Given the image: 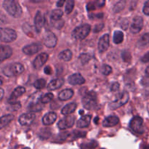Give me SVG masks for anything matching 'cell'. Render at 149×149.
<instances>
[{
    "label": "cell",
    "mask_w": 149,
    "mask_h": 149,
    "mask_svg": "<svg viewBox=\"0 0 149 149\" xmlns=\"http://www.w3.org/2000/svg\"><path fill=\"white\" fill-rule=\"evenodd\" d=\"M128 26H129V22H128V20L127 18H124L122 20V22H121L120 26L124 29V30H127L128 28Z\"/></svg>",
    "instance_id": "43"
},
{
    "label": "cell",
    "mask_w": 149,
    "mask_h": 149,
    "mask_svg": "<svg viewBox=\"0 0 149 149\" xmlns=\"http://www.w3.org/2000/svg\"><path fill=\"white\" fill-rule=\"evenodd\" d=\"M83 113H84V111H79V114H83Z\"/></svg>",
    "instance_id": "57"
},
{
    "label": "cell",
    "mask_w": 149,
    "mask_h": 149,
    "mask_svg": "<svg viewBox=\"0 0 149 149\" xmlns=\"http://www.w3.org/2000/svg\"><path fill=\"white\" fill-rule=\"evenodd\" d=\"M3 7L9 15L14 17H19L22 15V8L20 4L15 0H5L3 1Z\"/></svg>",
    "instance_id": "1"
},
{
    "label": "cell",
    "mask_w": 149,
    "mask_h": 149,
    "mask_svg": "<svg viewBox=\"0 0 149 149\" xmlns=\"http://www.w3.org/2000/svg\"><path fill=\"white\" fill-rule=\"evenodd\" d=\"M48 60V55L45 52H42V53L39 54L37 57L36 58V59L34 60L33 63V68L35 69L38 70L39 68H42L44 65V64Z\"/></svg>",
    "instance_id": "13"
},
{
    "label": "cell",
    "mask_w": 149,
    "mask_h": 149,
    "mask_svg": "<svg viewBox=\"0 0 149 149\" xmlns=\"http://www.w3.org/2000/svg\"><path fill=\"white\" fill-rule=\"evenodd\" d=\"M122 59L124 60L125 62H130L131 60V55L130 53L127 51H123L122 54Z\"/></svg>",
    "instance_id": "42"
},
{
    "label": "cell",
    "mask_w": 149,
    "mask_h": 149,
    "mask_svg": "<svg viewBox=\"0 0 149 149\" xmlns=\"http://www.w3.org/2000/svg\"><path fill=\"white\" fill-rule=\"evenodd\" d=\"M23 149H31L30 148H28V147H26V148H23Z\"/></svg>",
    "instance_id": "58"
},
{
    "label": "cell",
    "mask_w": 149,
    "mask_h": 149,
    "mask_svg": "<svg viewBox=\"0 0 149 149\" xmlns=\"http://www.w3.org/2000/svg\"><path fill=\"white\" fill-rule=\"evenodd\" d=\"M51 135V131L49 128H42L40 131H39V136L41 139H47L50 137Z\"/></svg>",
    "instance_id": "32"
},
{
    "label": "cell",
    "mask_w": 149,
    "mask_h": 149,
    "mask_svg": "<svg viewBox=\"0 0 149 149\" xmlns=\"http://www.w3.org/2000/svg\"><path fill=\"white\" fill-rule=\"evenodd\" d=\"M74 96V91L71 89H65L58 95V98L61 100H68Z\"/></svg>",
    "instance_id": "24"
},
{
    "label": "cell",
    "mask_w": 149,
    "mask_h": 149,
    "mask_svg": "<svg viewBox=\"0 0 149 149\" xmlns=\"http://www.w3.org/2000/svg\"><path fill=\"white\" fill-rule=\"evenodd\" d=\"M91 31V26L88 24H84L75 28L72 32V36L77 40H83L85 39Z\"/></svg>",
    "instance_id": "5"
},
{
    "label": "cell",
    "mask_w": 149,
    "mask_h": 149,
    "mask_svg": "<svg viewBox=\"0 0 149 149\" xmlns=\"http://www.w3.org/2000/svg\"><path fill=\"white\" fill-rule=\"evenodd\" d=\"M92 116L90 115H85L80 118L77 123V127L78 128H85L90 125L91 122Z\"/></svg>",
    "instance_id": "22"
},
{
    "label": "cell",
    "mask_w": 149,
    "mask_h": 149,
    "mask_svg": "<svg viewBox=\"0 0 149 149\" xmlns=\"http://www.w3.org/2000/svg\"><path fill=\"white\" fill-rule=\"evenodd\" d=\"M144 149H149V146H145Z\"/></svg>",
    "instance_id": "56"
},
{
    "label": "cell",
    "mask_w": 149,
    "mask_h": 149,
    "mask_svg": "<svg viewBox=\"0 0 149 149\" xmlns=\"http://www.w3.org/2000/svg\"><path fill=\"white\" fill-rule=\"evenodd\" d=\"M129 93L127 92H123L122 93H120V94L116 96L114 101L111 102L109 104V108L111 110L119 109V107L124 106V105L127 103L128 100H129Z\"/></svg>",
    "instance_id": "7"
},
{
    "label": "cell",
    "mask_w": 149,
    "mask_h": 149,
    "mask_svg": "<svg viewBox=\"0 0 149 149\" xmlns=\"http://www.w3.org/2000/svg\"><path fill=\"white\" fill-rule=\"evenodd\" d=\"M103 26H104V25H103V23H100V24H98V25H97V26H96L94 28V32L100 31L102 29H103Z\"/></svg>",
    "instance_id": "49"
},
{
    "label": "cell",
    "mask_w": 149,
    "mask_h": 149,
    "mask_svg": "<svg viewBox=\"0 0 149 149\" xmlns=\"http://www.w3.org/2000/svg\"><path fill=\"white\" fill-rule=\"evenodd\" d=\"M149 44V33H146L138 39L137 46L138 47H144Z\"/></svg>",
    "instance_id": "29"
},
{
    "label": "cell",
    "mask_w": 149,
    "mask_h": 149,
    "mask_svg": "<svg viewBox=\"0 0 149 149\" xmlns=\"http://www.w3.org/2000/svg\"><path fill=\"white\" fill-rule=\"evenodd\" d=\"M143 26V20L142 17L141 16H136L134 17L133 20H132V23L130 26V32L134 33H138L142 29Z\"/></svg>",
    "instance_id": "10"
},
{
    "label": "cell",
    "mask_w": 149,
    "mask_h": 149,
    "mask_svg": "<svg viewBox=\"0 0 149 149\" xmlns=\"http://www.w3.org/2000/svg\"><path fill=\"white\" fill-rule=\"evenodd\" d=\"M109 35L106 33L100 38L97 43V49L100 53L104 52L109 49Z\"/></svg>",
    "instance_id": "12"
},
{
    "label": "cell",
    "mask_w": 149,
    "mask_h": 149,
    "mask_svg": "<svg viewBox=\"0 0 149 149\" xmlns=\"http://www.w3.org/2000/svg\"><path fill=\"white\" fill-rule=\"evenodd\" d=\"M42 93L41 92H36L31 95L29 98V109L30 111H39L42 109Z\"/></svg>",
    "instance_id": "4"
},
{
    "label": "cell",
    "mask_w": 149,
    "mask_h": 149,
    "mask_svg": "<svg viewBox=\"0 0 149 149\" xmlns=\"http://www.w3.org/2000/svg\"><path fill=\"white\" fill-rule=\"evenodd\" d=\"M35 119V114L32 112H29V113H23L21 116L19 117V123L23 126H26V125H29L33 122V121Z\"/></svg>",
    "instance_id": "14"
},
{
    "label": "cell",
    "mask_w": 149,
    "mask_h": 149,
    "mask_svg": "<svg viewBox=\"0 0 149 149\" xmlns=\"http://www.w3.org/2000/svg\"><path fill=\"white\" fill-rule=\"evenodd\" d=\"M65 3V1H59L57 2V6L58 7H62V6H63V4Z\"/></svg>",
    "instance_id": "52"
},
{
    "label": "cell",
    "mask_w": 149,
    "mask_h": 149,
    "mask_svg": "<svg viewBox=\"0 0 149 149\" xmlns=\"http://www.w3.org/2000/svg\"><path fill=\"white\" fill-rule=\"evenodd\" d=\"M119 122V119L116 116H110L106 117L103 122V126L105 127H111L116 126Z\"/></svg>",
    "instance_id": "21"
},
{
    "label": "cell",
    "mask_w": 149,
    "mask_h": 149,
    "mask_svg": "<svg viewBox=\"0 0 149 149\" xmlns=\"http://www.w3.org/2000/svg\"><path fill=\"white\" fill-rule=\"evenodd\" d=\"M97 146V143L95 141H91L90 142L84 143L81 145V149H95Z\"/></svg>",
    "instance_id": "33"
},
{
    "label": "cell",
    "mask_w": 149,
    "mask_h": 149,
    "mask_svg": "<svg viewBox=\"0 0 149 149\" xmlns=\"http://www.w3.org/2000/svg\"><path fill=\"white\" fill-rule=\"evenodd\" d=\"M146 75L149 76V66L147 67L146 69Z\"/></svg>",
    "instance_id": "53"
},
{
    "label": "cell",
    "mask_w": 149,
    "mask_h": 149,
    "mask_svg": "<svg viewBox=\"0 0 149 149\" xmlns=\"http://www.w3.org/2000/svg\"><path fill=\"white\" fill-rule=\"evenodd\" d=\"M53 98L54 95L52 93H47V94L45 95L42 97L41 101H42V104H44V103H49V102L52 101V100H53Z\"/></svg>",
    "instance_id": "38"
},
{
    "label": "cell",
    "mask_w": 149,
    "mask_h": 149,
    "mask_svg": "<svg viewBox=\"0 0 149 149\" xmlns=\"http://www.w3.org/2000/svg\"><path fill=\"white\" fill-rule=\"evenodd\" d=\"M119 89V84L118 82H115L112 84L111 87V92H116Z\"/></svg>",
    "instance_id": "47"
},
{
    "label": "cell",
    "mask_w": 149,
    "mask_h": 149,
    "mask_svg": "<svg viewBox=\"0 0 149 149\" xmlns=\"http://www.w3.org/2000/svg\"><path fill=\"white\" fill-rule=\"evenodd\" d=\"M130 127L137 134H143L144 132L143 127V120L140 116H135L130 123Z\"/></svg>",
    "instance_id": "8"
},
{
    "label": "cell",
    "mask_w": 149,
    "mask_h": 149,
    "mask_svg": "<svg viewBox=\"0 0 149 149\" xmlns=\"http://www.w3.org/2000/svg\"><path fill=\"white\" fill-rule=\"evenodd\" d=\"M74 134H73L74 135V138H80V137H84L86 135L85 132H78V131H74Z\"/></svg>",
    "instance_id": "46"
},
{
    "label": "cell",
    "mask_w": 149,
    "mask_h": 149,
    "mask_svg": "<svg viewBox=\"0 0 149 149\" xmlns=\"http://www.w3.org/2000/svg\"><path fill=\"white\" fill-rule=\"evenodd\" d=\"M58 58L61 61L67 62V61H71V58H72V52L70 49H65V50L60 52L59 55H58Z\"/></svg>",
    "instance_id": "27"
},
{
    "label": "cell",
    "mask_w": 149,
    "mask_h": 149,
    "mask_svg": "<svg viewBox=\"0 0 149 149\" xmlns=\"http://www.w3.org/2000/svg\"><path fill=\"white\" fill-rule=\"evenodd\" d=\"M143 12L145 15H149V0L148 1H146L144 4L143 9Z\"/></svg>",
    "instance_id": "44"
},
{
    "label": "cell",
    "mask_w": 149,
    "mask_h": 149,
    "mask_svg": "<svg viewBox=\"0 0 149 149\" xmlns=\"http://www.w3.org/2000/svg\"><path fill=\"white\" fill-rule=\"evenodd\" d=\"M45 73L47 75H50L52 74V68L49 66H46V68H45Z\"/></svg>",
    "instance_id": "50"
},
{
    "label": "cell",
    "mask_w": 149,
    "mask_h": 149,
    "mask_svg": "<svg viewBox=\"0 0 149 149\" xmlns=\"http://www.w3.org/2000/svg\"><path fill=\"white\" fill-rule=\"evenodd\" d=\"M75 122V118L72 116H65L61 119L58 123V127L60 130H65L74 126Z\"/></svg>",
    "instance_id": "11"
},
{
    "label": "cell",
    "mask_w": 149,
    "mask_h": 149,
    "mask_svg": "<svg viewBox=\"0 0 149 149\" xmlns=\"http://www.w3.org/2000/svg\"><path fill=\"white\" fill-rule=\"evenodd\" d=\"M77 106L75 103H71L69 104H67L66 106H65L63 108L61 113H62V114L68 116V115L71 114L73 112H74V111L77 109Z\"/></svg>",
    "instance_id": "25"
},
{
    "label": "cell",
    "mask_w": 149,
    "mask_h": 149,
    "mask_svg": "<svg viewBox=\"0 0 149 149\" xmlns=\"http://www.w3.org/2000/svg\"><path fill=\"white\" fill-rule=\"evenodd\" d=\"M141 84L145 87H148L149 86V76L146 75L141 80Z\"/></svg>",
    "instance_id": "45"
},
{
    "label": "cell",
    "mask_w": 149,
    "mask_h": 149,
    "mask_svg": "<svg viewBox=\"0 0 149 149\" xmlns=\"http://www.w3.org/2000/svg\"><path fill=\"white\" fill-rule=\"evenodd\" d=\"M20 108H21V105L20 102H15V103H10L7 109L11 111H18Z\"/></svg>",
    "instance_id": "39"
},
{
    "label": "cell",
    "mask_w": 149,
    "mask_h": 149,
    "mask_svg": "<svg viewBox=\"0 0 149 149\" xmlns=\"http://www.w3.org/2000/svg\"><path fill=\"white\" fill-rule=\"evenodd\" d=\"M14 119V116L12 114H7L0 117V130L5 127Z\"/></svg>",
    "instance_id": "26"
},
{
    "label": "cell",
    "mask_w": 149,
    "mask_h": 149,
    "mask_svg": "<svg viewBox=\"0 0 149 149\" xmlns=\"http://www.w3.org/2000/svg\"><path fill=\"white\" fill-rule=\"evenodd\" d=\"M17 39V33L10 28L0 29V40L3 42L10 43L14 42Z\"/></svg>",
    "instance_id": "6"
},
{
    "label": "cell",
    "mask_w": 149,
    "mask_h": 149,
    "mask_svg": "<svg viewBox=\"0 0 149 149\" xmlns=\"http://www.w3.org/2000/svg\"><path fill=\"white\" fill-rule=\"evenodd\" d=\"M97 120H99L98 117H96L95 119V124H97Z\"/></svg>",
    "instance_id": "55"
},
{
    "label": "cell",
    "mask_w": 149,
    "mask_h": 149,
    "mask_svg": "<svg viewBox=\"0 0 149 149\" xmlns=\"http://www.w3.org/2000/svg\"><path fill=\"white\" fill-rule=\"evenodd\" d=\"M113 42L115 44H120L124 40V33L121 31H116L113 33Z\"/></svg>",
    "instance_id": "30"
},
{
    "label": "cell",
    "mask_w": 149,
    "mask_h": 149,
    "mask_svg": "<svg viewBox=\"0 0 149 149\" xmlns=\"http://www.w3.org/2000/svg\"><path fill=\"white\" fill-rule=\"evenodd\" d=\"M4 95V91L2 88H0V100H1V99L3 98Z\"/></svg>",
    "instance_id": "51"
},
{
    "label": "cell",
    "mask_w": 149,
    "mask_h": 149,
    "mask_svg": "<svg viewBox=\"0 0 149 149\" xmlns=\"http://www.w3.org/2000/svg\"><path fill=\"white\" fill-rule=\"evenodd\" d=\"M101 149H104V148H101Z\"/></svg>",
    "instance_id": "59"
},
{
    "label": "cell",
    "mask_w": 149,
    "mask_h": 149,
    "mask_svg": "<svg viewBox=\"0 0 149 149\" xmlns=\"http://www.w3.org/2000/svg\"><path fill=\"white\" fill-rule=\"evenodd\" d=\"M141 61L143 63H148L149 62V52H147L146 54L143 55L141 58Z\"/></svg>",
    "instance_id": "48"
},
{
    "label": "cell",
    "mask_w": 149,
    "mask_h": 149,
    "mask_svg": "<svg viewBox=\"0 0 149 149\" xmlns=\"http://www.w3.org/2000/svg\"><path fill=\"white\" fill-rule=\"evenodd\" d=\"M41 49V45L37 43H32L31 45H26L23 48V52L26 55H32L33 54L39 52V49Z\"/></svg>",
    "instance_id": "16"
},
{
    "label": "cell",
    "mask_w": 149,
    "mask_h": 149,
    "mask_svg": "<svg viewBox=\"0 0 149 149\" xmlns=\"http://www.w3.org/2000/svg\"><path fill=\"white\" fill-rule=\"evenodd\" d=\"M64 79L62 78H58L52 80L49 83L47 86V89L49 90H55L57 89L60 88L61 86L63 84Z\"/></svg>",
    "instance_id": "23"
},
{
    "label": "cell",
    "mask_w": 149,
    "mask_h": 149,
    "mask_svg": "<svg viewBox=\"0 0 149 149\" xmlns=\"http://www.w3.org/2000/svg\"><path fill=\"white\" fill-rule=\"evenodd\" d=\"M82 104L83 106L88 110L95 109L97 106V94L93 91L86 93L82 99Z\"/></svg>",
    "instance_id": "3"
},
{
    "label": "cell",
    "mask_w": 149,
    "mask_h": 149,
    "mask_svg": "<svg viewBox=\"0 0 149 149\" xmlns=\"http://www.w3.org/2000/svg\"><path fill=\"white\" fill-rule=\"evenodd\" d=\"M33 86L36 89H43L46 86V81L44 79H39L35 81Z\"/></svg>",
    "instance_id": "37"
},
{
    "label": "cell",
    "mask_w": 149,
    "mask_h": 149,
    "mask_svg": "<svg viewBox=\"0 0 149 149\" xmlns=\"http://www.w3.org/2000/svg\"><path fill=\"white\" fill-rule=\"evenodd\" d=\"M104 4L105 1H91V2H89L87 4V8L88 11H90V10H94L97 8H100V7H102L103 6H104Z\"/></svg>",
    "instance_id": "28"
},
{
    "label": "cell",
    "mask_w": 149,
    "mask_h": 149,
    "mask_svg": "<svg viewBox=\"0 0 149 149\" xmlns=\"http://www.w3.org/2000/svg\"><path fill=\"white\" fill-rule=\"evenodd\" d=\"M112 72V68L109 65H103L101 68V73L105 76H108Z\"/></svg>",
    "instance_id": "41"
},
{
    "label": "cell",
    "mask_w": 149,
    "mask_h": 149,
    "mask_svg": "<svg viewBox=\"0 0 149 149\" xmlns=\"http://www.w3.org/2000/svg\"><path fill=\"white\" fill-rule=\"evenodd\" d=\"M51 24L54 28L58 29H62V27L64 25V20H51Z\"/></svg>",
    "instance_id": "40"
},
{
    "label": "cell",
    "mask_w": 149,
    "mask_h": 149,
    "mask_svg": "<svg viewBox=\"0 0 149 149\" xmlns=\"http://www.w3.org/2000/svg\"><path fill=\"white\" fill-rule=\"evenodd\" d=\"M125 1H119L113 6V12L114 13H119V12L122 11L124 8H125Z\"/></svg>",
    "instance_id": "34"
},
{
    "label": "cell",
    "mask_w": 149,
    "mask_h": 149,
    "mask_svg": "<svg viewBox=\"0 0 149 149\" xmlns=\"http://www.w3.org/2000/svg\"><path fill=\"white\" fill-rule=\"evenodd\" d=\"M26 93V89L23 87H17L13 90V92L12 93V94L10 95V97H9V102L10 103H13L15 100L17 98H18L19 97H20L21 95H23L24 93Z\"/></svg>",
    "instance_id": "19"
},
{
    "label": "cell",
    "mask_w": 149,
    "mask_h": 149,
    "mask_svg": "<svg viewBox=\"0 0 149 149\" xmlns=\"http://www.w3.org/2000/svg\"><path fill=\"white\" fill-rule=\"evenodd\" d=\"M3 74L8 77H15L21 74L24 71V66L21 63H15L9 64L3 68Z\"/></svg>",
    "instance_id": "2"
},
{
    "label": "cell",
    "mask_w": 149,
    "mask_h": 149,
    "mask_svg": "<svg viewBox=\"0 0 149 149\" xmlns=\"http://www.w3.org/2000/svg\"><path fill=\"white\" fill-rule=\"evenodd\" d=\"M57 114L54 112H48L42 118V122L45 125H51L56 121Z\"/></svg>",
    "instance_id": "20"
},
{
    "label": "cell",
    "mask_w": 149,
    "mask_h": 149,
    "mask_svg": "<svg viewBox=\"0 0 149 149\" xmlns=\"http://www.w3.org/2000/svg\"><path fill=\"white\" fill-rule=\"evenodd\" d=\"M74 7V0H68L67 1L65 7V12L66 14H69L72 12Z\"/></svg>",
    "instance_id": "36"
},
{
    "label": "cell",
    "mask_w": 149,
    "mask_h": 149,
    "mask_svg": "<svg viewBox=\"0 0 149 149\" xmlns=\"http://www.w3.org/2000/svg\"><path fill=\"white\" fill-rule=\"evenodd\" d=\"M63 15V12L59 9H56V10H52V13H51V20H61Z\"/></svg>",
    "instance_id": "31"
},
{
    "label": "cell",
    "mask_w": 149,
    "mask_h": 149,
    "mask_svg": "<svg viewBox=\"0 0 149 149\" xmlns=\"http://www.w3.org/2000/svg\"><path fill=\"white\" fill-rule=\"evenodd\" d=\"M13 55V50L11 47L7 45L0 46V62L8 59Z\"/></svg>",
    "instance_id": "15"
},
{
    "label": "cell",
    "mask_w": 149,
    "mask_h": 149,
    "mask_svg": "<svg viewBox=\"0 0 149 149\" xmlns=\"http://www.w3.org/2000/svg\"><path fill=\"white\" fill-rule=\"evenodd\" d=\"M3 81H4V79H3V78H2V77H0V86L2 85Z\"/></svg>",
    "instance_id": "54"
},
{
    "label": "cell",
    "mask_w": 149,
    "mask_h": 149,
    "mask_svg": "<svg viewBox=\"0 0 149 149\" xmlns=\"http://www.w3.org/2000/svg\"><path fill=\"white\" fill-rule=\"evenodd\" d=\"M91 58L92 57L90 56L89 54L87 53L81 54V55H79V61L81 63V64H83V65L87 63L91 60Z\"/></svg>",
    "instance_id": "35"
},
{
    "label": "cell",
    "mask_w": 149,
    "mask_h": 149,
    "mask_svg": "<svg viewBox=\"0 0 149 149\" xmlns=\"http://www.w3.org/2000/svg\"><path fill=\"white\" fill-rule=\"evenodd\" d=\"M34 23H35V29L36 32H40L42 30V28L43 27L44 23H45V18L42 16L40 11H38L36 13L34 17Z\"/></svg>",
    "instance_id": "18"
},
{
    "label": "cell",
    "mask_w": 149,
    "mask_h": 149,
    "mask_svg": "<svg viewBox=\"0 0 149 149\" xmlns=\"http://www.w3.org/2000/svg\"><path fill=\"white\" fill-rule=\"evenodd\" d=\"M68 80L71 85H81L85 83V79L80 74H72L68 77Z\"/></svg>",
    "instance_id": "17"
},
{
    "label": "cell",
    "mask_w": 149,
    "mask_h": 149,
    "mask_svg": "<svg viewBox=\"0 0 149 149\" xmlns=\"http://www.w3.org/2000/svg\"><path fill=\"white\" fill-rule=\"evenodd\" d=\"M44 44L45 46L48 48H54L57 45L58 42V39L55 33L51 31H47L45 33L43 39Z\"/></svg>",
    "instance_id": "9"
}]
</instances>
